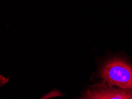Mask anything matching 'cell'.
<instances>
[{
    "mask_svg": "<svg viewBox=\"0 0 132 99\" xmlns=\"http://www.w3.org/2000/svg\"><path fill=\"white\" fill-rule=\"evenodd\" d=\"M80 99H132V90L100 86L91 87L83 93Z\"/></svg>",
    "mask_w": 132,
    "mask_h": 99,
    "instance_id": "cell-2",
    "label": "cell"
},
{
    "mask_svg": "<svg viewBox=\"0 0 132 99\" xmlns=\"http://www.w3.org/2000/svg\"><path fill=\"white\" fill-rule=\"evenodd\" d=\"M40 99H45L44 98H43V97H42V98H40Z\"/></svg>",
    "mask_w": 132,
    "mask_h": 99,
    "instance_id": "cell-3",
    "label": "cell"
},
{
    "mask_svg": "<svg viewBox=\"0 0 132 99\" xmlns=\"http://www.w3.org/2000/svg\"><path fill=\"white\" fill-rule=\"evenodd\" d=\"M99 76L110 86L132 90V67L123 59L115 58L106 61L99 72Z\"/></svg>",
    "mask_w": 132,
    "mask_h": 99,
    "instance_id": "cell-1",
    "label": "cell"
}]
</instances>
